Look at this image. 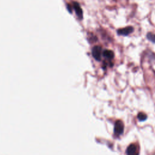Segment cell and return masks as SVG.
I'll return each mask as SVG.
<instances>
[{"instance_id":"ba28073f","label":"cell","mask_w":155,"mask_h":155,"mask_svg":"<svg viewBox=\"0 0 155 155\" xmlns=\"http://www.w3.org/2000/svg\"><path fill=\"white\" fill-rule=\"evenodd\" d=\"M147 37L148 39V40H150L153 43H155V35L154 34H153L152 33H148L147 35Z\"/></svg>"},{"instance_id":"9c48e42d","label":"cell","mask_w":155,"mask_h":155,"mask_svg":"<svg viewBox=\"0 0 155 155\" xmlns=\"http://www.w3.org/2000/svg\"><path fill=\"white\" fill-rule=\"evenodd\" d=\"M67 9L68 10V11L70 12V13H71V10H72V9H73V7H71L70 4H67Z\"/></svg>"},{"instance_id":"6da1fadb","label":"cell","mask_w":155,"mask_h":155,"mask_svg":"<svg viewBox=\"0 0 155 155\" xmlns=\"http://www.w3.org/2000/svg\"><path fill=\"white\" fill-rule=\"evenodd\" d=\"M124 125L122 122V121L118 120L115 122L114 124V131L116 135L119 136L122 134L124 132Z\"/></svg>"},{"instance_id":"5b68a950","label":"cell","mask_w":155,"mask_h":155,"mask_svg":"<svg viewBox=\"0 0 155 155\" xmlns=\"http://www.w3.org/2000/svg\"><path fill=\"white\" fill-rule=\"evenodd\" d=\"M134 30V28L131 26H128L127 27L120 28L117 31V33L119 35H123V36H127L131 33H132Z\"/></svg>"},{"instance_id":"8992f818","label":"cell","mask_w":155,"mask_h":155,"mask_svg":"<svg viewBox=\"0 0 155 155\" xmlns=\"http://www.w3.org/2000/svg\"><path fill=\"white\" fill-rule=\"evenodd\" d=\"M103 56L104 57H105L107 59H113L114 58V53L113 51H112L111 50H104L103 52Z\"/></svg>"},{"instance_id":"7a4b0ae2","label":"cell","mask_w":155,"mask_h":155,"mask_svg":"<svg viewBox=\"0 0 155 155\" xmlns=\"http://www.w3.org/2000/svg\"><path fill=\"white\" fill-rule=\"evenodd\" d=\"M101 53H102V48L100 46L96 45L93 48L92 55L96 60H97V61L101 60Z\"/></svg>"},{"instance_id":"52a82bcc","label":"cell","mask_w":155,"mask_h":155,"mask_svg":"<svg viewBox=\"0 0 155 155\" xmlns=\"http://www.w3.org/2000/svg\"><path fill=\"white\" fill-rule=\"evenodd\" d=\"M137 118L139 119V120L140 121H143V120H145L147 119V116L145 113H142V112H140V113H138V114H137Z\"/></svg>"},{"instance_id":"277c9868","label":"cell","mask_w":155,"mask_h":155,"mask_svg":"<svg viewBox=\"0 0 155 155\" xmlns=\"http://www.w3.org/2000/svg\"><path fill=\"white\" fill-rule=\"evenodd\" d=\"M73 9H74L76 15L79 19H82L83 17V12L79 4L77 2H73Z\"/></svg>"},{"instance_id":"3957f363","label":"cell","mask_w":155,"mask_h":155,"mask_svg":"<svg viewBox=\"0 0 155 155\" xmlns=\"http://www.w3.org/2000/svg\"><path fill=\"white\" fill-rule=\"evenodd\" d=\"M127 155H139V149L135 144H130L127 149Z\"/></svg>"}]
</instances>
